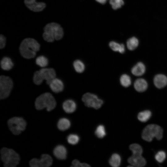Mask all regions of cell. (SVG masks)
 <instances>
[{
  "label": "cell",
  "mask_w": 167,
  "mask_h": 167,
  "mask_svg": "<svg viewBox=\"0 0 167 167\" xmlns=\"http://www.w3.org/2000/svg\"><path fill=\"white\" fill-rule=\"evenodd\" d=\"M6 42V38L2 34L0 35V48H3L5 46Z\"/></svg>",
  "instance_id": "obj_34"
},
{
  "label": "cell",
  "mask_w": 167,
  "mask_h": 167,
  "mask_svg": "<svg viewBox=\"0 0 167 167\" xmlns=\"http://www.w3.org/2000/svg\"><path fill=\"white\" fill-rule=\"evenodd\" d=\"M146 67L144 64L141 62H138L131 69L132 73L136 76H140L145 72Z\"/></svg>",
  "instance_id": "obj_16"
},
{
  "label": "cell",
  "mask_w": 167,
  "mask_h": 167,
  "mask_svg": "<svg viewBox=\"0 0 167 167\" xmlns=\"http://www.w3.org/2000/svg\"><path fill=\"white\" fill-rule=\"evenodd\" d=\"M97 2H98L102 4H105L106 3L107 0H96Z\"/></svg>",
  "instance_id": "obj_35"
},
{
  "label": "cell",
  "mask_w": 167,
  "mask_h": 167,
  "mask_svg": "<svg viewBox=\"0 0 167 167\" xmlns=\"http://www.w3.org/2000/svg\"><path fill=\"white\" fill-rule=\"evenodd\" d=\"M14 66L11 59L8 57H3L1 61L2 68L4 70L8 71L12 69Z\"/></svg>",
  "instance_id": "obj_19"
},
{
  "label": "cell",
  "mask_w": 167,
  "mask_h": 167,
  "mask_svg": "<svg viewBox=\"0 0 167 167\" xmlns=\"http://www.w3.org/2000/svg\"><path fill=\"white\" fill-rule=\"evenodd\" d=\"M43 30V38L48 42H52L55 40H60L64 35L62 27L59 24L55 22L47 24L44 28Z\"/></svg>",
  "instance_id": "obj_1"
},
{
  "label": "cell",
  "mask_w": 167,
  "mask_h": 167,
  "mask_svg": "<svg viewBox=\"0 0 167 167\" xmlns=\"http://www.w3.org/2000/svg\"><path fill=\"white\" fill-rule=\"evenodd\" d=\"M24 2L26 7L34 12L42 11L46 7L45 2H38L36 0H24Z\"/></svg>",
  "instance_id": "obj_12"
},
{
  "label": "cell",
  "mask_w": 167,
  "mask_h": 167,
  "mask_svg": "<svg viewBox=\"0 0 167 167\" xmlns=\"http://www.w3.org/2000/svg\"><path fill=\"white\" fill-rule=\"evenodd\" d=\"M95 133L98 138H103L106 135L104 126L102 125H99L96 130Z\"/></svg>",
  "instance_id": "obj_29"
},
{
  "label": "cell",
  "mask_w": 167,
  "mask_h": 167,
  "mask_svg": "<svg viewBox=\"0 0 167 167\" xmlns=\"http://www.w3.org/2000/svg\"><path fill=\"white\" fill-rule=\"evenodd\" d=\"M70 121L66 118L60 119L57 123L58 128L61 131H65L68 129L70 127Z\"/></svg>",
  "instance_id": "obj_22"
},
{
  "label": "cell",
  "mask_w": 167,
  "mask_h": 167,
  "mask_svg": "<svg viewBox=\"0 0 167 167\" xmlns=\"http://www.w3.org/2000/svg\"><path fill=\"white\" fill-rule=\"evenodd\" d=\"M139 41L135 37H133L128 40L126 42L127 47L130 50L135 49L138 46Z\"/></svg>",
  "instance_id": "obj_24"
},
{
  "label": "cell",
  "mask_w": 167,
  "mask_h": 167,
  "mask_svg": "<svg viewBox=\"0 0 167 167\" xmlns=\"http://www.w3.org/2000/svg\"><path fill=\"white\" fill-rule=\"evenodd\" d=\"M1 155L5 167H15L19 164V156L13 149L3 148L1 150Z\"/></svg>",
  "instance_id": "obj_4"
},
{
  "label": "cell",
  "mask_w": 167,
  "mask_h": 167,
  "mask_svg": "<svg viewBox=\"0 0 167 167\" xmlns=\"http://www.w3.org/2000/svg\"><path fill=\"white\" fill-rule=\"evenodd\" d=\"M13 83L9 76L1 75L0 77V98L1 99L8 97L12 89Z\"/></svg>",
  "instance_id": "obj_8"
},
{
  "label": "cell",
  "mask_w": 167,
  "mask_h": 167,
  "mask_svg": "<svg viewBox=\"0 0 167 167\" xmlns=\"http://www.w3.org/2000/svg\"><path fill=\"white\" fill-rule=\"evenodd\" d=\"M54 156L59 160H64L66 157L67 150L62 145H58L56 146L53 151Z\"/></svg>",
  "instance_id": "obj_15"
},
{
  "label": "cell",
  "mask_w": 167,
  "mask_h": 167,
  "mask_svg": "<svg viewBox=\"0 0 167 167\" xmlns=\"http://www.w3.org/2000/svg\"><path fill=\"white\" fill-rule=\"evenodd\" d=\"M109 3L115 10L121 8L124 4L123 0H109Z\"/></svg>",
  "instance_id": "obj_30"
},
{
  "label": "cell",
  "mask_w": 167,
  "mask_h": 167,
  "mask_svg": "<svg viewBox=\"0 0 167 167\" xmlns=\"http://www.w3.org/2000/svg\"><path fill=\"white\" fill-rule=\"evenodd\" d=\"M56 72L54 69L43 68L34 73L33 81L35 84L39 85L45 80L47 84L49 85L52 80L56 78Z\"/></svg>",
  "instance_id": "obj_6"
},
{
  "label": "cell",
  "mask_w": 167,
  "mask_h": 167,
  "mask_svg": "<svg viewBox=\"0 0 167 167\" xmlns=\"http://www.w3.org/2000/svg\"><path fill=\"white\" fill-rule=\"evenodd\" d=\"M148 84L146 81L143 78L136 79L134 83V87L136 91L139 92H144L148 88Z\"/></svg>",
  "instance_id": "obj_17"
},
{
  "label": "cell",
  "mask_w": 167,
  "mask_h": 167,
  "mask_svg": "<svg viewBox=\"0 0 167 167\" xmlns=\"http://www.w3.org/2000/svg\"><path fill=\"white\" fill-rule=\"evenodd\" d=\"M153 82L155 86L157 88H163L167 84V77L163 74H157L154 77Z\"/></svg>",
  "instance_id": "obj_13"
},
{
  "label": "cell",
  "mask_w": 167,
  "mask_h": 167,
  "mask_svg": "<svg viewBox=\"0 0 167 167\" xmlns=\"http://www.w3.org/2000/svg\"><path fill=\"white\" fill-rule=\"evenodd\" d=\"M72 167H88L90 166L88 164L85 163H80V162L77 160H74L72 162Z\"/></svg>",
  "instance_id": "obj_33"
},
{
  "label": "cell",
  "mask_w": 167,
  "mask_h": 167,
  "mask_svg": "<svg viewBox=\"0 0 167 167\" xmlns=\"http://www.w3.org/2000/svg\"><path fill=\"white\" fill-rule=\"evenodd\" d=\"M110 48L113 51L123 54L125 51V47L123 44H119L114 41H111L109 44Z\"/></svg>",
  "instance_id": "obj_21"
},
{
  "label": "cell",
  "mask_w": 167,
  "mask_h": 167,
  "mask_svg": "<svg viewBox=\"0 0 167 167\" xmlns=\"http://www.w3.org/2000/svg\"><path fill=\"white\" fill-rule=\"evenodd\" d=\"M73 66L75 71L78 73H81L85 69V65L84 63L81 60H77L73 63Z\"/></svg>",
  "instance_id": "obj_26"
},
{
  "label": "cell",
  "mask_w": 167,
  "mask_h": 167,
  "mask_svg": "<svg viewBox=\"0 0 167 167\" xmlns=\"http://www.w3.org/2000/svg\"><path fill=\"white\" fill-rule=\"evenodd\" d=\"M40 45L35 39L28 38L24 39L20 43L19 49L21 55L24 58H34L40 49Z\"/></svg>",
  "instance_id": "obj_2"
},
{
  "label": "cell",
  "mask_w": 167,
  "mask_h": 167,
  "mask_svg": "<svg viewBox=\"0 0 167 167\" xmlns=\"http://www.w3.org/2000/svg\"><path fill=\"white\" fill-rule=\"evenodd\" d=\"M79 136L76 134H70L67 137V140L68 143L72 145L76 144L79 142Z\"/></svg>",
  "instance_id": "obj_31"
},
{
  "label": "cell",
  "mask_w": 167,
  "mask_h": 167,
  "mask_svg": "<svg viewBox=\"0 0 167 167\" xmlns=\"http://www.w3.org/2000/svg\"><path fill=\"white\" fill-rule=\"evenodd\" d=\"M7 123L10 130L15 135H18L24 130L27 125L26 121L23 118L18 117L10 118Z\"/></svg>",
  "instance_id": "obj_7"
},
{
  "label": "cell",
  "mask_w": 167,
  "mask_h": 167,
  "mask_svg": "<svg viewBox=\"0 0 167 167\" xmlns=\"http://www.w3.org/2000/svg\"><path fill=\"white\" fill-rule=\"evenodd\" d=\"M53 160L48 154H42L40 159L34 158L31 160L29 165L32 167H48L52 164Z\"/></svg>",
  "instance_id": "obj_10"
},
{
  "label": "cell",
  "mask_w": 167,
  "mask_h": 167,
  "mask_svg": "<svg viewBox=\"0 0 167 167\" xmlns=\"http://www.w3.org/2000/svg\"><path fill=\"white\" fill-rule=\"evenodd\" d=\"M121 158L118 154H113L109 161L110 165L112 167H118L120 166L121 163Z\"/></svg>",
  "instance_id": "obj_23"
},
{
  "label": "cell",
  "mask_w": 167,
  "mask_h": 167,
  "mask_svg": "<svg viewBox=\"0 0 167 167\" xmlns=\"http://www.w3.org/2000/svg\"><path fill=\"white\" fill-rule=\"evenodd\" d=\"M163 129L160 126L151 124L147 125L144 128L141 136L143 140L148 142L151 141L154 137L160 140L163 137Z\"/></svg>",
  "instance_id": "obj_5"
},
{
  "label": "cell",
  "mask_w": 167,
  "mask_h": 167,
  "mask_svg": "<svg viewBox=\"0 0 167 167\" xmlns=\"http://www.w3.org/2000/svg\"><path fill=\"white\" fill-rule=\"evenodd\" d=\"M82 100L87 106L96 109L100 108L103 103V101L99 98L96 95L89 92L83 95Z\"/></svg>",
  "instance_id": "obj_9"
},
{
  "label": "cell",
  "mask_w": 167,
  "mask_h": 167,
  "mask_svg": "<svg viewBox=\"0 0 167 167\" xmlns=\"http://www.w3.org/2000/svg\"><path fill=\"white\" fill-rule=\"evenodd\" d=\"M152 115V113L151 111L148 110H144L138 113L137 118L141 122H144L150 119Z\"/></svg>",
  "instance_id": "obj_20"
},
{
  "label": "cell",
  "mask_w": 167,
  "mask_h": 167,
  "mask_svg": "<svg viewBox=\"0 0 167 167\" xmlns=\"http://www.w3.org/2000/svg\"><path fill=\"white\" fill-rule=\"evenodd\" d=\"M56 105V101L53 95L50 93L46 92L38 96L35 101L36 108L41 110L46 108L48 111L53 109Z\"/></svg>",
  "instance_id": "obj_3"
},
{
  "label": "cell",
  "mask_w": 167,
  "mask_h": 167,
  "mask_svg": "<svg viewBox=\"0 0 167 167\" xmlns=\"http://www.w3.org/2000/svg\"><path fill=\"white\" fill-rule=\"evenodd\" d=\"M130 150L133 153H142L143 150L141 146L137 143H133L129 146Z\"/></svg>",
  "instance_id": "obj_32"
},
{
  "label": "cell",
  "mask_w": 167,
  "mask_h": 167,
  "mask_svg": "<svg viewBox=\"0 0 167 167\" xmlns=\"http://www.w3.org/2000/svg\"><path fill=\"white\" fill-rule=\"evenodd\" d=\"M36 64L41 67H45L48 64V60L47 58L44 56L37 57L36 60Z\"/></svg>",
  "instance_id": "obj_27"
},
{
  "label": "cell",
  "mask_w": 167,
  "mask_h": 167,
  "mask_svg": "<svg viewBox=\"0 0 167 167\" xmlns=\"http://www.w3.org/2000/svg\"><path fill=\"white\" fill-rule=\"evenodd\" d=\"M166 153L164 151L160 150L157 152L155 155V158L158 162L162 163L166 159Z\"/></svg>",
  "instance_id": "obj_28"
},
{
  "label": "cell",
  "mask_w": 167,
  "mask_h": 167,
  "mask_svg": "<svg viewBox=\"0 0 167 167\" xmlns=\"http://www.w3.org/2000/svg\"><path fill=\"white\" fill-rule=\"evenodd\" d=\"M49 85L51 90L55 93L60 92L64 89V84L62 81L56 78L52 80Z\"/></svg>",
  "instance_id": "obj_14"
},
{
  "label": "cell",
  "mask_w": 167,
  "mask_h": 167,
  "mask_svg": "<svg viewBox=\"0 0 167 167\" xmlns=\"http://www.w3.org/2000/svg\"><path fill=\"white\" fill-rule=\"evenodd\" d=\"M120 81L122 85L125 87H128L129 86L131 83L130 77L126 74H123L121 76Z\"/></svg>",
  "instance_id": "obj_25"
},
{
  "label": "cell",
  "mask_w": 167,
  "mask_h": 167,
  "mask_svg": "<svg viewBox=\"0 0 167 167\" xmlns=\"http://www.w3.org/2000/svg\"><path fill=\"white\" fill-rule=\"evenodd\" d=\"M62 107L65 112L71 113L74 112L75 110L76 105L74 101L69 99L64 101L62 104Z\"/></svg>",
  "instance_id": "obj_18"
},
{
  "label": "cell",
  "mask_w": 167,
  "mask_h": 167,
  "mask_svg": "<svg viewBox=\"0 0 167 167\" xmlns=\"http://www.w3.org/2000/svg\"><path fill=\"white\" fill-rule=\"evenodd\" d=\"M142 153H132V155L128 159V163L132 166L142 167L144 166L146 163L145 159L142 156Z\"/></svg>",
  "instance_id": "obj_11"
}]
</instances>
